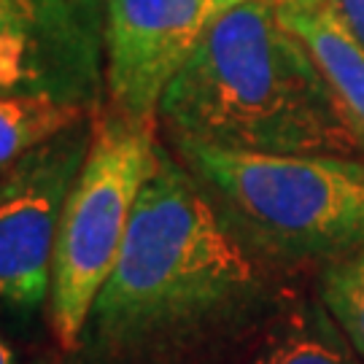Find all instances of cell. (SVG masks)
<instances>
[{"instance_id": "cell-1", "label": "cell", "mask_w": 364, "mask_h": 364, "mask_svg": "<svg viewBox=\"0 0 364 364\" xmlns=\"http://www.w3.org/2000/svg\"><path fill=\"white\" fill-rule=\"evenodd\" d=\"M262 297L254 251L186 165L156 146L127 240L78 348L105 362L189 351L248 318Z\"/></svg>"}, {"instance_id": "cell-2", "label": "cell", "mask_w": 364, "mask_h": 364, "mask_svg": "<svg viewBox=\"0 0 364 364\" xmlns=\"http://www.w3.org/2000/svg\"><path fill=\"white\" fill-rule=\"evenodd\" d=\"M159 119L173 141L364 159V138L278 0H240L219 14L165 92Z\"/></svg>"}, {"instance_id": "cell-3", "label": "cell", "mask_w": 364, "mask_h": 364, "mask_svg": "<svg viewBox=\"0 0 364 364\" xmlns=\"http://www.w3.org/2000/svg\"><path fill=\"white\" fill-rule=\"evenodd\" d=\"M176 149L251 251L332 264L364 248V159Z\"/></svg>"}, {"instance_id": "cell-4", "label": "cell", "mask_w": 364, "mask_h": 364, "mask_svg": "<svg viewBox=\"0 0 364 364\" xmlns=\"http://www.w3.org/2000/svg\"><path fill=\"white\" fill-rule=\"evenodd\" d=\"M156 146L149 122L119 111L95 122L87 159L60 213L52 259V326L65 351L81 346L92 305L117 267Z\"/></svg>"}, {"instance_id": "cell-5", "label": "cell", "mask_w": 364, "mask_h": 364, "mask_svg": "<svg viewBox=\"0 0 364 364\" xmlns=\"http://www.w3.org/2000/svg\"><path fill=\"white\" fill-rule=\"evenodd\" d=\"M95 122L38 146L0 170V305L36 311L52 291L60 213L87 159Z\"/></svg>"}, {"instance_id": "cell-6", "label": "cell", "mask_w": 364, "mask_h": 364, "mask_svg": "<svg viewBox=\"0 0 364 364\" xmlns=\"http://www.w3.org/2000/svg\"><path fill=\"white\" fill-rule=\"evenodd\" d=\"M95 9L76 0H0V95L92 111L105 84Z\"/></svg>"}, {"instance_id": "cell-7", "label": "cell", "mask_w": 364, "mask_h": 364, "mask_svg": "<svg viewBox=\"0 0 364 364\" xmlns=\"http://www.w3.org/2000/svg\"><path fill=\"white\" fill-rule=\"evenodd\" d=\"M240 0H105V90L114 111L154 124L210 25Z\"/></svg>"}, {"instance_id": "cell-8", "label": "cell", "mask_w": 364, "mask_h": 364, "mask_svg": "<svg viewBox=\"0 0 364 364\" xmlns=\"http://www.w3.org/2000/svg\"><path fill=\"white\" fill-rule=\"evenodd\" d=\"M278 11L308 43L353 127L364 138V52L340 25L332 0H278Z\"/></svg>"}, {"instance_id": "cell-9", "label": "cell", "mask_w": 364, "mask_h": 364, "mask_svg": "<svg viewBox=\"0 0 364 364\" xmlns=\"http://www.w3.org/2000/svg\"><path fill=\"white\" fill-rule=\"evenodd\" d=\"M246 364H364L324 302H299L264 335Z\"/></svg>"}, {"instance_id": "cell-10", "label": "cell", "mask_w": 364, "mask_h": 364, "mask_svg": "<svg viewBox=\"0 0 364 364\" xmlns=\"http://www.w3.org/2000/svg\"><path fill=\"white\" fill-rule=\"evenodd\" d=\"M90 111L46 97L0 95V170L81 124Z\"/></svg>"}, {"instance_id": "cell-11", "label": "cell", "mask_w": 364, "mask_h": 364, "mask_svg": "<svg viewBox=\"0 0 364 364\" xmlns=\"http://www.w3.org/2000/svg\"><path fill=\"white\" fill-rule=\"evenodd\" d=\"M321 302L364 359V248L324 267Z\"/></svg>"}, {"instance_id": "cell-12", "label": "cell", "mask_w": 364, "mask_h": 364, "mask_svg": "<svg viewBox=\"0 0 364 364\" xmlns=\"http://www.w3.org/2000/svg\"><path fill=\"white\" fill-rule=\"evenodd\" d=\"M340 25L346 27L348 38L364 52V0H332Z\"/></svg>"}, {"instance_id": "cell-13", "label": "cell", "mask_w": 364, "mask_h": 364, "mask_svg": "<svg viewBox=\"0 0 364 364\" xmlns=\"http://www.w3.org/2000/svg\"><path fill=\"white\" fill-rule=\"evenodd\" d=\"M0 364H16V362H14L11 348H9V346H6L3 340H0Z\"/></svg>"}, {"instance_id": "cell-14", "label": "cell", "mask_w": 364, "mask_h": 364, "mask_svg": "<svg viewBox=\"0 0 364 364\" xmlns=\"http://www.w3.org/2000/svg\"><path fill=\"white\" fill-rule=\"evenodd\" d=\"M76 3H81V6H87V9H95V6H97V0H76Z\"/></svg>"}]
</instances>
